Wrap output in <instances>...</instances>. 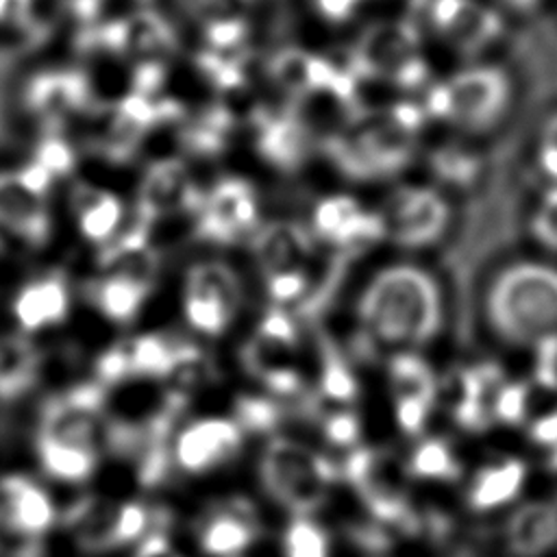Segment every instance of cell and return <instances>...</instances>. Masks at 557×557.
<instances>
[{"label": "cell", "instance_id": "44", "mask_svg": "<svg viewBox=\"0 0 557 557\" xmlns=\"http://www.w3.org/2000/svg\"><path fill=\"white\" fill-rule=\"evenodd\" d=\"M533 387L557 392V337L540 342L533 350Z\"/></svg>", "mask_w": 557, "mask_h": 557}, {"label": "cell", "instance_id": "49", "mask_svg": "<svg viewBox=\"0 0 557 557\" xmlns=\"http://www.w3.org/2000/svg\"><path fill=\"white\" fill-rule=\"evenodd\" d=\"M350 537L357 546H363L366 550H372V553H383L389 546L387 529L374 520L370 524H355L350 529Z\"/></svg>", "mask_w": 557, "mask_h": 557}, {"label": "cell", "instance_id": "2", "mask_svg": "<svg viewBox=\"0 0 557 557\" xmlns=\"http://www.w3.org/2000/svg\"><path fill=\"white\" fill-rule=\"evenodd\" d=\"M483 320L490 333L511 346L533 350L557 337V268L542 261H513L487 283Z\"/></svg>", "mask_w": 557, "mask_h": 557}, {"label": "cell", "instance_id": "29", "mask_svg": "<svg viewBox=\"0 0 557 557\" xmlns=\"http://www.w3.org/2000/svg\"><path fill=\"white\" fill-rule=\"evenodd\" d=\"M403 468L407 476L431 483H455L463 476V463L453 444L437 435L418 437Z\"/></svg>", "mask_w": 557, "mask_h": 557}, {"label": "cell", "instance_id": "14", "mask_svg": "<svg viewBox=\"0 0 557 557\" xmlns=\"http://www.w3.org/2000/svg\"><path fill=\"white\" fill-rule=\"evenodd\" d=\"M261 533V522L255 505L233 496L209 507L198 524V546L209 557H239Z\"/></svg>", "mask_w": 557, "mask_h": 557}, {"label": "cell", "instance_id": "40", "mask_svg": "<svg viewBox=\"0 0 557 557\" xmlns=\"http://www.w3.org/2000/svg\"><path fill=\"white\" fill-rule=\"evenodd\" d=\"M255 335H259L268 342H274L278 346L292 348V350H296V346L300 342V331H298L296 315L289 309L276 307V305H270L265 309L263 318L259 320V324L255 329Z\"/></svg>", "mask_w": 557, "mask_h": 557}, {"label": "cell", "instance_id": "32", "mask_svg": "<svg viewBox=\"0 0 557 557\" xmlns=\"http://www.w3.org/2000/svg\"><path fill=\"white\" fill-rule=\"evenodd\" d=\"M307 148L309 128L294 115L272 117L261 126L259 150L268 161L281 168H296L305 159Z\"/></svg>", "mask_w": 557, "mask_h": 557}, {"label": "cell", "instance_id": "5", "mask_svg": "<svg viewBox=\"0 0 557 557\" xmlns=\"http://www.w3.org/2000/svg\"><path fill=\"white\" fill-rule=\"evenodd\" d=\"M509 100V81L498 67H470L429 94V113L468 131H483L496 124Z\"/></svg>", "mask_w": 557, "mask_h": 557}, {"label": "cell", "instance_id": "16", "mask_svg": "<svg viewBox=\"0 0 557 557\" xmlns=\"http://www.w3.org/2000/svg\"><path fill=\"white\" fill-rule=\"evenodd\" d=\"M313 233L337 248H359L385 237L381 215L366 211L350 196L320 200L313 209Z\"/></svg>", "mask_w": 557, "mask_h": 557}, {"label": "cell", "instance_id": "56", "mask_svg": "<svg viewBox=\"0 0 557 557\" xmlns=\"http://www.w3.org/2000/svg\"><path fill=\"white\" fill-rule=\"evenodd\" d=\"M0 250H2V237H0Z\"/></svg>", "mask_w": 557, "mask_h": 557}, {"label": "cell", "instance_id": "9", "mask_svg": "<svg viewBox=\"0 0 557 557\" xmlns=\"http://www.w3.org/2000/svg\"><path fill=\"white\" fill-rule=\"evenodd\" d=\"M379 215L385 237L394 244L403 248H424L446 233L450 209L437 191L407 185L392 191Z\"/></svg>", "mask_w": 557, "mask_h": 557}, {"label": "cell", "instance_id": "19", "mask_svg": "<svg viewBox=\"0 0 557 557\" xmlns=\"http://www.w3.org/2000/svg\"><path fill=\"white\" fill-rule=\"evenodd\" d=\"M529 479V466L518 455H503L479 466L466 485V505L474 513H492L513 505Z\"/></svg>", "mask_w": 557, "mask_h": 557}, {"label": "cell", "instance_id": "18", "mask_svg": "<svg viewBox=\"0 0 557 557\" xmlns=\"http://www.w3.org/2000/svg\"><path fill=\"white\" fill-rule=\"evenodd\" d=\"M429 20L444 39L463 52L485 48L500 33L498 15L476 0H429Z\"/></svg>", "mask_w": 557, "mask_h": 557}, {"label": "cell", "instance_id": "34", "mask_svg": "<svg viewBox=\"0 0 557 557\" xmlns=\"http://www.w3.org/2000/svg\"><path fill=\"white\" fill-rule=\"evenodd\" d=\"M320 396L335 407L350 405L357 394V376L344 355L329 337H320V376H318Z\"/></svg>", "mask_w": 557, "mask_h": 557}, {"label": "cell", "instance_id": "7", "mask_svg": "<svg viewBox=\"0 0 557 557\" xmlns=\"http://www.w3.org/2000/svg\"><path fill=\"white\" fill-rule=\"evenodd\" d=\"M107 394L109 389L91 379L48 396L39 407L35 437L100 448Z\"/></svg>", "mask_w": 557, "mask_h": 557}, {"label": "cell", "instance_id": "6", "mask_svg": "<svg viewBox=\"0 0 557 557\" xmlns=\"http://www.w3.org/2000/svg\"><path fill=\"white\" fill-rule=\"evenodd\" d=\"M242 300V278L226 261H196L183 278V313L200 335H222L235 320Z\"/></svg>", "mask_w": 557, "mask_h": 557}, {"label": "cell", "instance_id": "26", "mask_svg": "<svg viewBox=\"0 0 557 557\" xmlns=\"http://www.w3.org/2000/svg\"><path fill=\"white\" fill-rule=\"evenodd\" d=\"M150 283L122 276V274H100L83 285L85 300L109 322L128 324L144 309L152 294Z\"/></svg>", "mask_w": 557, "mask_h": 557}, {"label": "cell", "instance_id": "3", "mask_svg": "<svg viewBox=\"0 0 557 557\" xmlns=\"http://www.w3.org/2000/svg\"><path fill=\"white\" fill-rule=\"evenodd\" d=\"M257 474L263 492L292 516H313L342 479L339 466L322 450L278 433L263 444Z\"/></svg>", "mask_w": 557, "mask_h": 557}, {"label": "cell", "instance_id": "8", "mask_svg": "<svg viewBox=\"0 0 557 557\" xmlns=\"http://www.w3.org/2000/svg\"><path fill=\"white\" fill-rule=\"evenodd\" d=\"M387 389L398 429L418 440L440 398V381L418 350H396L387 359Z\"/></svg>", "mask_w": 557, "mask_h": 557}, {"label": "cell", "instance_id": "51", "mask_svg": "<svg viewBox=\"0 0 557 557\" xmlns=\"http://www.w3.org/2000/svg\"><path fill=\"white\" fill-rule=\"evenodd\" d=\"M33 0H0V24H24L30 15Z\"/></svg>", "mask_w": 557, "mask_h": 557}, {"label": "cell", "instance_id": "11", "mask_svg": "<svg viewBox=\"0 0 557 557\" xmlns=\"http://www.w3.org/2000/svg\"><path fill=\"white\" fill-rule=\"evenodd\" d=\"M244 437L246 433L233 418L209 416L191 420L174 435L172 461L187 474H205L237 457Z\"/></svg>", "mask_w": 557, "mask_h": 557}, {"label": "cell", "instance_id": "13", "mask_svg": "<svg viewBox=\"0 0 557 557\" xmlns=\"http://www.w3.org/2000/svg\"><path fill=\"white\" fill-rule=\"evenodd\" d=\"M57 520V505L37 481L24 474L0 476V535L39 544Z\"/></svg>", "mask_w": 557, "mask_h": 557}, {"label": "cell", "instance_id": "46", "mask_svg": "<svg viewBox=\"0 0 557 557\" xmlns=\"http://www.w3.org/2000/svg\"><path fill=\"white\" fill-rule=\"evenodd\" d=\"M474 165L476 161L470 159L466 152L459 150H444L435 157V170L453 183H468L470 176L474 174Z\"/></svg>", "mask_w": 557, "mask_h": 557}, {"label": "cell", "instance_id": "54", "mask_svg": "<svg viewBox=\"0 0 557 557\" xmlns=\"http://www.w3.org/2000/svg\"><path fill=\"white\" fill-rule=\"evenodd\" d=\"M74 4H76V9H78V13L83 15V17H94L96 13H98V7L102 4V0H74Z\"/></svg>", "mask_w": 557, "mask_h": 557}, {"label": "cell", "instance_id": "48", "mask_svg": "<svg viewBox=\"0 0 557 557\" xmlns=\"http://www.w3.org/2000/svg\"><path fill=\"white\" fill-rule=\"evenodd\" d=\"M537 161H540V168L546 172V176H550L557 185V115H553L544 126Z\"/></svg>", "mask_w": 557, "mask_h": 557}, {"label": "cell", "instance_id": "23", "mask_svg": "<svg viewBox=\"0 0 557 557\" xmlns=\"http://www.w3.org/2000/svg\"><path fill=\"white\" fill-rule=\"evenodd\" d=\"M416 54V30L409 24L374 26L355 50V70L359 74H389L392 81Z\"/></svg>", "mask_w": 557, "mask_h": 557}, {"label": "cell", "instance_id": "38", "mask_svg": "<svg viewBox=\"0 0 557 557\" xmlns=\"http://www.w3.org/2000/svg\"><path fill=\"white\" fill-rule=\"evenodd\" d=\"M535 387L529 381H503L492 396V422L505 426L527 424Z\"/></svg>", "mask_w": 557, "mask_h": 557}, {"label": "cell", "instance_id": "52", "mask_svg": "<svg viewBox=\"0 0 557 557\" xmlns=\"http://www.w3.org/2000/svg\"><path fill=\"white\" fill-rule=\"evenodd\" d=\"M361 0H315V7L318 11L326 17V20H333V22H339V20H346L355 7L359 4Z\"/></svg>", "mask_w": 557, "mask_h": 557}, {"label": "cell", "instance_id": "33", "mask_svg": "<svg viewBox=\"0 0 557 557\" xmlns=\"http://www.w3.org/2000/svg\"><path fill=\"white\" fill-rule=\"evenodd\" d=\"M131 379H168L174 337L163 333H141L124 342Z\"/></svg>", "mask_w": 557, "mask_h": 557}, {"label": "cell", "instance_id": "55", "mask_svg": "<svg viewBox=\"0 0 557 557\" xmlns=\"http://www.w3.org/2000/svg\"><path fill=\"white\" fill-rule=\"evenodd\" d=\"M505 2L518 11H527V9H533L540 4V0H505Z\"/></svg>", "mask_w": 557, "mask_h": 557}, {"label": "cell", "instance_id": "50", "mask_svg": "<svg viewBox=\"0 0 557 557\" xmlns=\"http://www.w3.org/2000/svg\"><path fill=\"white\" fill-rule=\"evenodd\" d=\"M133 557H183L172 540L168 537V531H152L144 540L137 542Z\"/></svg>", "mask_w": 557, "mask_h": 557}, {"label": "cell", "instance_id": "15", "mask_svg": "<svg viewBox=\"0 0 557 557\" xmlns=\"http://www.w3.org/2000/svg\"><path fill=\"white\" fill-rule=\"evenodd\" d=\"M0 228L30 248H44L52 235L46 196L35 191L20 172L0 174Z\"/></svg>", "mask_w": 557, "mask_h": 557}, {"label": "cell", "instance_id": "39", "mask_svg": "<svg viewBox=\"0 0 557 557\" xmlns=\"http://www.w3.org/2000/svg\"><path fill=\"white\" fill-rule=\"evenodd\" d=\"M318 426H320L324 442L335 448H355L359 444L361 422L346 407H335L326 413H320Z\"/></svg>", "mask_w": 557, "mask_h": 557}, {"label": "cell", "instance_id": "17", "mask_svg": "<svg viewBox=\"0 0 557 557\" xmlns=\"http://www.w3.org/2000/svg\"><path fill=\"white\" fill-rule=\"evenodd\" d=\"M509 557H546L557 548V503L553 498L524 500L511 509L503 531Z\"/></svg>", "mask_w": 557, "mask_h": 557}, {"label": "cell", "instance_id": "45", "mask_svg": "<svg viewBox=\"0 0 557 557\" xmlns=\"http://www.w3.org/2000/svg\"><path fill=\"white\" fill-rule=\"evenodd\" d=\"M205 35H207V41L213 46V52L233 50L242 44L246 35V24L244 20L211 22V24H205Z\"/></svg>", "mask_w": 557, "mask_h": 557}, {"label": "cell", "instance_id": "53", "mask_svg": "<svg viewBox=\"0 0 557 557\" xmlns=\"http://www.w3.org/2000/svg\"><path fill=\"white\" fill-rule=\"evenodd\" d=\"M544 468H546V474L555 481V503H557V446L548 450V457L544 461Z\"/></svg>", "mask_w": 557, "mask_h": 557}, {"label": "cell", "instance_id": "30", "mask_svg": "<svg viewBox=\"0 0 557 557\" xmlns=\"http://www.w3.org/2000/svg\"><path fill=\"white\" fill-rule=\"evenodd\" d=\"M35 450L41 470L48 476L65 483L87 481L100 461V448L96 446H76L35 437Z\"/></svg>", "mask_w": 557, "mask_h": 557}, {"label": "cell", "instance_id": "43", "mask_svg": "<svg viewBox=\"0 0 557 557\" xmlns=\"http://www.w3.org/2000/svg\"><path fill=\"white\" fill-rule=\"evenodd\" d=\"M531 233L544 248L557 252V185L542 198L531 220Z\"/></svg>", "mask_w": 557, "mask_h": 557}, {"label": "cell", "instance_id": "41", "mask_svg": "<svg viewBox=\"0 0 557 557\" xmlns=\"http://www.w3.org/2000/svg\"><path fill=\"white\" fill-rule=\"evenodd\" d=\"M250 2L252 0H181L183 9L205 24L244 20Z\"/></svg>", "mask_w": 557, "mask_h": 557}, {"label": "cell", "instance_id": "36", "mask_svg": "<svg viewBox=\"0 0 557 557\" xmlns=\"http://www.w3.org/2000/svg\"><path fill=\"white\" fill-rule=\"evenodd\" d=\"M283 557H331V535L313 516H292L281 535Z\"/></svg>", "mask_w": 557, "mask_h": 557}, {"label": "cell", "instance_id": "20", "mask_svg": "<svg viewBox=\"0 0 557 557\" xmlns=\"http://www.w3.org/2000/svg\"><path fill=\"white\" fill-rule=\"evenodd\" d=\"M72 296L63 272H48L26 281L13 298V315L22 333L30 335L41 329L61 324L70 313Z\"/></svg>", "mask_w": 557, "mask_h": 557}, {"label": "cell", "instance_id": "10", "mask_svg": "<svg viewBox=\"0 0 557 557\" xmlns=\"http://www.w3.org/2000/svg\"><path fill=\"white\" fill-rule=\"evenodd\" d=\"M257 226V191L248 181L226 176L202 196V205L196 213V235L200 239L226 246L250 237Z\"/></svg>", "mask_w": 557, "mask_h": 557}, {"label": "cell", "instance_id": "1", "mask_svg": "<svg viewBox=\"0 0 557 557\" xmlns=\"http://www.w3.org/2000/svg\"><path fill=\"white\" fill-rule=\"evenodd\" d=\"M359 335L374 346L420 350L444 329L446 298L440 281L422 265L389 263L376 270L355 300Z\"/></svg>", "mask_w": 557, "mask_h": 557}, {"label": "cell", "instance_id": "35", "mask_svg": "<svg viewBox=\"0 0 557 557\" xmlns=\"http://www.w3.org/2000/svg\"><path fill=\"white\" fill-rule=\"evenodd\" d=\"M170 513L163 507H152L139 500H126L117 505L115 513V544H137L152 531H168Z\"/></svg>", "mask_w": 557, "mask_h": 557}, {"label": "cell", "instance_id": "42", "mask_svg": "<svg viewBox=\"0 0 557 557\" xmlns=\"http://www.w3.org/2000/svg\"><path fill=\"white\" fill-rule=\"evenodd\" d=\"M39 168H44L52 178L67 174L74 168V152L70 144L61 137H46L35 154V161Z\"/></svg>", "mask_w": 557, "mask_h": 557}, {"label": "cell", "instance_id": "12", "mask_svg": "<svg viewBox=\"0 0 557 557\" xmlns=\"http://www.w3.org/2000/svg\"><path fill=\"white\" fill-rule=\"evenodd\" d=\"M202 196L191 181L189 168L178 157L154 161L139 183L137 191V222L152 226V222L174 213H198Z\"/></svg>", "mask_w": 557, "mask_h": 557}, {"label": "cell", "instance_id": "21", "mask_svg": "<svg viewBox=\"0 0 557 557\" xmlns=\"http://www.w3.org/2000/svg\"><path fill=\"white\" fill-rule=\"evenodd\" d=\"M250 250L263 276L307 268L313 252V239L309 231L296 222L274 220L259 224L250 235Z\"/></svg>", "mask_w": 557, "mask_h": 557}, {"label": "cell", "instance_id": "22", "mask_svg": "<svg viewBox=\"0 0 557 557\" xmlns=\"http://www.w3.org/2000/svg\"><path fill=\"white\" fill-rule=\"evenodd\" d=\"M96 261L104 274H122L150 285L157 283L161 270V252L150 242V226L141 222L109 239Z\"/></svg>", "mask_w": 557, "mask_h": 557}, {"label": "cell", "instance_id": "37", "mask_svg": "<svg viewBox=\"0 0 557 557\" xmlns=\"http://www.w3.org/2000/svg\"><path fill=\"white\" fill-rule=\"evenodd\" d=\"M287 416L285 400L274 396L242 394L233 403V420L244 433H274Z\"/></svg>", "mask_w": 557, "mask_h": 557}, {"label": "cell", "instance_id": "28", "mask_svg": "<svg viewBox=\"0 0 557 557\" xmlns=\"http://www.w3.org/2000/svg\"><path fill=\"white\" fill-rule=\"evenodd\" d=\"M72 209L76 213L78 231L91 244L104 246L120 233L124 218L122 200L107 189L91 185H76L72 191Z\"/></svg>", "mask_w": 557, "mask_h": 557}, {"label": "cell", "instance_id": "24", "mask_svg": "<svg viewBox=\"0 0 557 557\" xmlns=\"http://www.w3.org/2000/svg\"><path fill=\"white\" fill-rule=\"evenodd\" d=\"M115 513L117 505L113 500L96 494H85L76 498L61 513L59 520L81 550L89 555H102L117 548Z\"/></svg>", "mask_w": 557, "mask_h": 557}, {"label": "cell", "instance_id": "47", "mask_svg": "<svg viewBox=\"0 0 557 557\" xmlns=\"http://www.w3.org/2000/svg\"><path fill=\"white\" fill-rule=\"evenodd\" d=\"M527 426V437L540 446V448H555L557 446V405L529 418Z\"/></svg>", "mask_w": 557, "mask_h": 557}, {"label": "cell", "instance_id": "25", "mask_svg": "<svg viewBox=\"0 0 557 557\" xmlns=\"http://www.w3.org/2000/svg\"><path fill=\"white\" fill-rule=\"evenodd\" d=\"M44 355L26 333L0 335V405L24 398L39 383Z\"/></svg>", "mask_w": 557, "mask_h": 557}, {"label": "cell", "instance_id": "4", "mask_svg": "<svg viewBox=\"0 0 557 557\" xmlns=\"http://www.w3.org/2000/svg\"><path fill=\"white\" fill-rule=\"evenodd\" d=\"M422 124L416 104H396L385 117L361 122L350 133L329 141V152L342 172L355 178H372L398 172L413 150V135Z\"/></svg>", "mask_w": 557, "mask_h": 557}, {"label": "cell", "instance_id": "31", "mask_svg": "<svg viewBox=\"0 0 557 557\" xmlns=\"http://www.w3.org/2000/svg\"><path fill=\"white\" fill-rule=\"evenodd\" d=\"M218 376L220 370L209 350L191 339L174 337V357L165 379L168 387L191 398L198 389L215 383Z\"/></svg>", "mask_w": 557, "mask_h": 557}, {"label": "cell", "instance_id": "27", "mask_svg": "<svg viewBox=\"0 0 557 557\" xmlns=\"http://www.w3.org/2000/svg\"><path fill=\"white\" fill-rule=\"evenodd\" d=\"M89 100V85L78 72H44L28 85V107L46 122H59L81 111Z\"/></svg>", "mask_w": 557, "mask_h": 557}]
</instances>
